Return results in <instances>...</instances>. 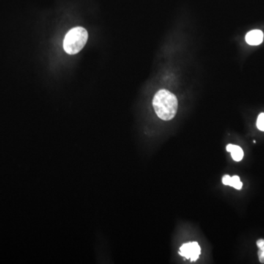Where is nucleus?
Wrapping results in <instances>:
<instances>
[{"mask_svg":"<svg viewBox=\"0 0 264 264\" xmlns=\"http://www.w3.org/2000/svg\"><path fill=\"white\" fill-rule=\"evenodd\" d=\"M178 99L171 92L160 90L155 95L153 106L156 115L163 121H170L176 115Z\"/></svg>","mask_w":264,"mask_h":264,"instance_id":"obj_1","label":"nucleus"},{"mask_svg":"<svg viewBox=\"0 0 264 264\" xmlns=\"http://www.w3.org/2000/svg\"><path fill=\"white\" fill-rule=\"evenodd\" d=\"M88 39V31L85 28L82 27L73 28L65 37L63 48L69 55H76L84 48Z\"/></svg>","mask_w":264,"mask_h":264,"instance_id":"obj_2","label":"nucleus"},{"mask_svg":"<svg viewBox=\"0 0 264 264\" xmlns=\"http://www.w3.org/2000/svg\"><path fill=\"white\" fill-rule=\"evenodd\" d=\"M200 246L198 243L189 242L183 244L182 246L180 248L179 254L183 257H186V259H190L191 261H195L198 259L200 256Z\"/></svg>","mask_w":264,"mask_h":264,"instance_id":"obj_3","label":"nucleus"},{"mask_svg":"<svg viewBox=\"0 0 264 264\" xmlns=\"http://www.w3.org/2000/svg\"><path fill=\"white\" fill-rule=\"evenodd\" d=\"M263 32L259 31V30H254V31L249 32L246 36V43L249 45H259L263 42Z\"/></svg>","mask_w":264,"mask_h":264,"instance_id":"obj_4","label":"nucleus"},{"mask_svg":"<svg viewBox=\"0 0 264 264\" xmlns=\"http://www.w3.org/2000/svg\"><path fill=\"white\" fill-rule=\"evenodd\" d=\"M222 183L226 186H232L238 190L241 189L243 186V183L240 180L239 177L237 175H234L233 177H230L228 175H224L222 178Z\"/></svg>","mask_w":264,"mask_h":264,"instance_id":"obj_5","label":"nucleus"},{"mask_svg":"<svg viewBox=\"0 0 264 264\" xmlns=\"http://www.w3.org/2000/svg\"><path fill=\"white\" fill-rule=\"evenodd\" d=\"M226 149L228 152L231 153L232 158L234 161L240 162V161L242 160L243 157H244V151L241 149V147L229 144L227 145Z\"/></svg>","mask_w":264,"mask_h":264,"instance_id":"obj_6","label":"nucleus"},{"mask_svg":"<svg viewBox=\"0 0 264 264\" xmlns=\"http://www.w3.org/2000/svg\"><path fill=\"white\" fill-rule=\"evenodd\" d=\"M257 127L259 130L264 132V113H260L257 120Z\"/></svg>","mask_w":264,"mask_h":264,"instance_id":"obj_7","label":"nucleus"},{"mask_svg":"<svg viewBox=\"0 0 264 264\" xmlns=\"http://www.w3.org/2000/svg\"><path fill=\"white\" fill-rule=\"evenodd\" d=\"M257 246H258L259 248L263 247L264 246V239L260 238V239L257 240Z\"/></svg>","mask_w":264,"mask_h":264,"instance_id":"obj_8","label":"nucleus"},{"mask_svg":"<svg viewBox=\"0 0 264 264\" xmlns=\"http://www.w3.org/2000/svg\"><path fill=\"white\" fill-rule=\"evenodd\" d=\"M259 252H260V253L263 254L264 255V246L263 247L260 248V249H259L258 251Z\"/></svg>","mask_w":264,"mask_h":264,"instance_id":"obj_9","label":"nucleus"}]
</instances>
